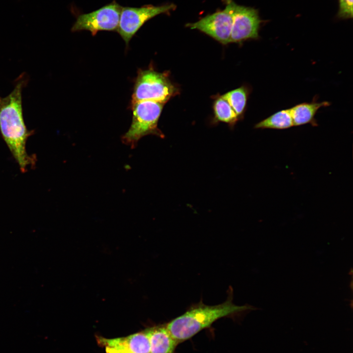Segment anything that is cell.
<instances>
[{"instance_id":"10","label":"cell","mask_w":353,"mask_h":353,"mask_svg":"<svg viewBox=\"0 0 353 353\" xmlns=\"http://www.w3.org/2000/svg\"><path fill=\"white\" fill-rule=\"evenodd\" d=\"M150 353H174L178 343L173 338L166 325L159 326L148 329Z\"/></svg>"},{"instance_id":"5","label":"cell","mask_w":353,"mask_h":353,"mask_svg":"<svg viewBox=\"0 0 353 353\" xmlns=\"http://www.w3.org/2000/svg\"><path fill=\"white\" fill-rule=\"evenodd\" d=\"M173 3L155 6L145 5L140 7H122L116 31L125 41L126 46L131 38L146 22L152 18L174 10Z\"/></svg>"},{"instance_id":"9","label":"cell","mask_w":353,"mask_h":353,"mask_svg":"<svg viewBox=\"0 0 353 353\" xmlns=\"http://www.w3.org/2000/svg\"><path fill=\"white\" fill-rule=\"evenodd\" d=\"M101 345L131 353H150V344L148 329L126 337L106 339L99 337Z\"/></svg>"},{"instance_id":"12","label":"cell","mask_w":353,"mask_h":353,"mask_svg":"<svg viewBox=\"0 0 353 353\" xmlns=\"http://www.w3.org/2000/svg\"><path fill=\"white\" fill-rule=\"evenodd\" d=\"M294 126L289 109L279 111L258 123L255 128L284 129Z\"/></svg>"},{"instance_id":"15","label":"cell","mask_w":353,"mask_h":353,"mask_svg":"<svg viewBox=\"0 0 353 353\" xmlns=\"http://www.w3.org/2000/svg\"><path fill=\"white\" fill-rule=\"evenodd\" d=\"M339 9L338 15L343 18L353 17V0H339Z\"/></svg>"},{"instance_id":"3","label":"cell","mask_w":353,"mask_h":353,"mask_svg":"<svg viewBox=\"0 0 353 353\" xmlns=\"http://www.w3.org/2000/svg\"><path fill=\"white\" fill-rule=\"evenodd\" d=\"M164 104L150 101L131 104L132 123L128 131L122 136V142L134 149L138 141L145 136L151 134L164 138V134L158 127V122Z\"/></svg>"},{"instance_id":"14","label":"cell","mask_w":353,"mask_h":353,"mask_svg":"<svg viewBox=\"0 0 353 353\" xmlns=\"http://www.w3.org/2000/svg\"><path fill=\"white\" fill-rule=\"evenodd\" d=\"M248 95V88L241 86L222 96L227 101L240 119L243 117L245 110Z\"/></svg>"},{"instance_id":"13","label":"cell","mask_w":353,"mask_h":353,"mask_svg":"<svg viewBox=\"0 0 353 353\" xmlns=\"http://www.w3.org/2000/svg\"><path fill=\"white\" fill-rule=\"evenodd\" d=\"M214 122H221L233 126L240 119L227 101L222 96L217 98L213 103Z\"/></svg>"},{"instance_id":"16","label":"cell","mask_w":353,"mask_h":353,"mask_svg":"<svg viewBox=\"0 0 353 353\" xmlns=\"http://www.w3.org/2000/svg\"><path fill=\"white\" fill-rule=\"evenodd\" d=\"M106 353H131L126 351H120L112 348L105 347Z\"/></svg>"},{"instance_id":"7","label":"cell","mask_w":353,"mask_h":353,"mask_svg":"<svg viewBox=\"0 0 353 353\" xmlns=\"http://www.w3.org/2000/svg\"><path fill=\"white\" fill-rule=\"evenodd\" d=\"M225 8L206 15L199 21L187 23L186 26L201 31L220 43H230L234 2L232 0H223Z\"/></svg>"},{"instance_id":"8","label":"cell","mask_w":353,"mask_h":353,"mask_svg":"<svg viewBox=\"0 0 353 353\" xmlns=\"http://www.w3.org/2000/svg\"><path fill=\"white\" fill-rule=\"evenodd\" d=\"M261 20L255 9L234 4L230 43L258 38Z\"/></svg>"},{"instance_id":"6","label":"cell","mask_w":353,"mask_h":353,"mask_svg":"<svg viewBox=\"0 0 353 353\" xmlns=\"http://www.w3.org/2000/svg\"><path fill=\"white\" fill-rule=\"evenodd\" d=\"M122 7L113 0L96 10L79 14L76 17L71 31L88 30L93 36L100 31H116Z\"/></svg>"},{"instance_id":"4","label":"cell","mask_w":353,"mask_h":353,"mask_svg":"<svg viewBox=\"0 0 353 353\" xmlns=\"http://www.w3.org/2000/svg\"><path fill=\"white\" fill-rule=\"evenodd\" d=\"M178 92L166 72L159 73L152 68L140 69L135 79L131 104L145 101L165 103Z\"/></svg>"},{"instance_id":"1","label":"cell","mask_w":353,"mask_h":353,"mask_svg":"<svg viewBox=\"0 0 353 353\" xmlns=\"http://www.w3.org/2000/svg\"><path fill=\"white\" fill-rule=\"evenodd\" d=\"M27 81L26 75L21 74L13 91L4 98L0 97V133L23 173L35 163V157L29 155L25 147L28 138L33 134L27 128L23 116L22 90Z\"/></svg>"},{"instance_id":"2","label":"cell","mask_w":353,"mask_h":353,"mask_svg":"<svg viewBox=\"0 0 353 353\" xmlns=\"http://www.w3.org/2000/svg\"><path fill=\"white\" fill-rule=\"evenodd\" d=\"M232 291L230 290L227 299L222 303L208 305L199 303L192 306L184 313L165 325L167 329L173 338L179 343L209 327L219 319L255 309L248 304H235L232 302Z\"/></svg>"},{"instance_id":"11","label":"cell","mask_w":353,"mask_h":353,"mask_svg":"<svg viewBox=\"0 0 353 353\" xmlns=\"http://www.w3.org/2000/svg\"><path fill=\"white\" fill-rule=\"evenodd\" d=\"M328 101L303 102L289 108L294 126H301L313 122L317 111L323 107L328 106Z\"/></svg>"}]
</instances>
